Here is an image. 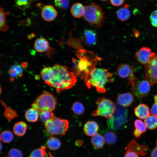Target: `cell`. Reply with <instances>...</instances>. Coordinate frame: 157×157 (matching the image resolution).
<instances>
[{"mask_svg": "<svg viewBox=\"0 0 157 157\" xmlns=\"http://www.w3.org/2000/svg\"><path fill=\"white\" fill-rule=\"evenodd\" d=\"M55 72L53 80L48 85L56 89L57 93L71 88L77 81L74 73L68 70L67 67L58 64L52 67Z\"/></svg>", "mask_w": 157, "mask_h": 157, "instance_id": "obj_1", "label": "cell"}, {"mask_svg": "<svg viewBox=\"0 0 157 157\" xmlns=\"http://www.w3.org/2000/svg\"><path fill=\"white\" fill-rule=\"evenodd\" d=\"M113 74L106 69L94 67L85 79V83L88 88L93 87L98 92L104 93L106 91V84L113 81Z\"/></svg>", "mask_w": 157, "mask_h": 157, "instance_id": "obj_2", "label": "cell"}, {"mask_svg": "<svg viewBox=\"0 0 157 157\" xmlns=\"http://www.w3.org/2000/svg\"><path fill=\"white\" fill-rule=\"evenodd\" d=\"M47 133L51 136L54 135L62 136L65 135L69 125L67 120L61 119L56 117L51 112L50 118L43 123Z\"/></svg>", "mask_w": 157, "mask_h": 157, "instance_id": "obj_3", "label": "cell"}, {"mask_svg": "<svg viewBox=\"0 0 157 157\" xmlns=\"http://www.w3.org/2000/svg\"><path fill=\"white\" fill-rule=\"evenodd\" d=\"M90 25L97 27L101 26L104 22V13L101 6L94 2L85 6V11L83 17Z\"/></svg>", "mask_w": 157, "mask_h": 157, "instance_id": "obj_4", "label": "cell"}, {"mask_svg": "<svg viewBox=\"0 0 157 157\" xmlns=\"http://www.w3.org/2000/svg\"><path fill=\"white\" fill-rule=\"evenodd\" d=\"M56 104L55 97L49 92L46 91L36 98L31 107L39 113L46 111L52 112L55 108Z\"/></svg>", "mask_w": 157, "mask_h": 157, "instance_id": "obj_5", "label": "cell"}, {"mask_svg": "<svg viewBox=\"0 0 157 157\" xmlns=\"http://www.w3.org/2000/svg\"><path fill=\"white\" fill-rule=\"evenodd\" d=\"M97 104V109L92 113L93 116H102L108 119L112 118L116 109V104L111 100L103 97L99 98Z\"/></svg>", "mask_w": 157, "mask_h": 157, "instance_id": "obj_6", "label": "cell"}, {"mask_svg": "<svg viewBox=\"0 0 157 157\" xmlns=\"http://www.w3.org/2000/svg\"><path fill=\"white\" fill-rule=\"evenodd\" d=\"M116 105V109L112 118L108 119L107 122L108 128L113 130L121 129L127 120V110L117 104Z\"/></svg>", "mask_w": 157, "mask_h": 157, "instance_id": "obj_7", "label": "cell"}, {"mask_svg": "<svg viewBox=\"0 0 157 157\" xmlns=\"http://www.w3.org/2000/svg\"><path fill=\"white\" fill-rule=\"evenodd\" d=\"M144 72L145 79L151 86L157 83V53H155L145 65Z\"/></svg>", "mask_w": 157, "mask_h": 157, "instance_id": "obj_8", "label": "cell"}, {"mask_svg": "<svg viewBox=\"0 0 157 157\" xmlns=\"http://www.w3.org/2000/svg\"><path fill=\"white\" fill-rule=\"evenodd\" d=\"M118 75L122 78H127L129 81V85L133 86L136 81L139 80L134 75L133 66L130 67L126 64L119 65L117 69Z\"/></svg>", "mask_w": 157, "mask_h": 157, "instance_id": "obj_9", "label": "cell"}, {"mask_svg": "<svg viewBox=\"0 0 157 157\" xmlns=\"http://www.w3.org/2000/svg\"><path fill=\"white\" fill-rule=\"evenodd\" d=\"M150 85L149 82L145 79L141 81L139 80L131 86L132 92L136 96L142 98L149 94Z\"/></svg>", "mask_w": 157, "mask_h": 157, "instance_id": "obj_10", "label": "cell"}, {"mask_svg": "<svg viewBox=\"0 0 157 157\" xmlns=\"http://www.w3.org/2000/svg\"><path fill=\"white\" fill-rule=\"evenodd\" d=\"M149 148L148 146L140 145L135 140H133L128 143L125 149L133 151L139 156H144L147 154Z\"/></svg>", "mask_w": 157, "mask_h": 157, "instance_id": "obj_11", "label": "cell"}, {"mask_svg": "<svg viewBox=\"0 0 157 157\" xmlns=\"http://www.w3.org/2000/svg\"><path fill=\"white\" fill-rule=\"evenodd\" d=\"M150 48L144 47L140 49L135 53V57L140 63L146 65L151 57L155 54Z\"/></svg>", "mask_w": 157, "mask_h": 157, "instance_id": "obj_12", "label": "cell"}, {"mask_svg": "<svg viewBox=\"0 0 157 157\" xmlns=\"http://www.w3.org/2000/svg\"><path fill=\"white\" fill-rule=\"evenodd\" d=\"M58 12L55 8L51 5L44 6L42 10L41 15L44 20L47 22H51L56 17Z\"/></svg>", "mask_w": 157, "mask_h": 157, "instance_id": "obj_13", "label": "cell"}, {"mask_svg": "<svg viewBox=\"0 0 157 157\" xmlns=\"http://www.w3.org/2000/svg\"><path fill=\"white\" fill-rule=\"evenodd\" d=\"M134 99V96L131 92H128L119 95L117 99L119 105L124 107L131 106Z\"/></svg>", "mask_w": 157, "mask_h": 157, "instance_id": "obj_14", "label": "cell"}, {"mask_svg": "<svg viewBox=\"0 0 157 157\" xmlns=\"http://www.w3.org/2000/svg\"><path fill=\"white\" fill-rule=\"evenodd\" d=\"M135 115L141 119H145L150 115L149 109L148 106L144 104H140L134 110Z\"/></svg>", "mask_w": 157, "mask_h": 157, "instance_id": "obj_15", "label": "cell"}, {"mask_svg": "<svg viewBox=\"0 0 157 157\" xmlns=\"http://www.w3.org/2000/svg\"><path fill=\"white\" fill-rule=\"evenodd\" d=\"M99 127L98 124L94 121H89L84 124L83 130L88 136H93L97 133Z\"/></svg>", "mask_w": 157, "mask_h": 157, "instance_id": "obj_16", "label": "cell"}, {"mask_svg": "<svg viewBox=\"0 0 157 157\" xmlns=\"http://www.w3.org/2000/svg\"><path fill=\"white\" fill-rule=\"evenodd\" d=\"M34 48L35 50L38 52H44L49 49V43L45 38H39L35 40Z\"/></svg>", "mask_w": 157, "mask_h": 157, "instance_id": "obj_17", "label": "cell"}, {"mask_svg": "<svg viewBox=\"0 0 157 157\" xmlns=\"http://www.w3.org/2000/svg\"><path fill=\"white\" fill-rule=\"evenodd\" d=\"M85 11V6L80 3L73 4L71 6L70 11L74 17L79 18L83 17Z\"/></svg>", "mask_w": 157, "mask_h": 157, "instance_id": "obj_18", "label": "cell"}, {"mask_svg": "<svg viewBox=\"0 0 157 157\" xmlns=\"http://www.w3.org/2000/svg\"><path fill=\"white\" fill-rule=\"evenodd\" d=\"M40 74L42 79L48 85L53 79L55 72L52 67H47L42 69Z\"/></svg>", "mask_w": 157, "mask_h": 157, "instance_id": "obj_19", "label": "cell"}, {"mask_svg": "<svg viewBox=\"0 0 157 157\" xmlns=\"http://www.w3.org/2000/svg\"><path fill=\"white\" fill-rule=\"evenodd\" d=\"M85 43L89 45L95 44L97 42V36L95 32L90 29L85 30L83 33Z\"/></svg>", "mask_w": 157, "mask_h": 157, "instance_id": "obj_20", "label": "cell"}, {"mask_svg": "<svg viewBox=\"0 0 157 157\" xmlns=\"http://www.w3.org/2000/svg\"><path fill=\"white\" fill-rule=\"evenodd\" d=\"M134 125L135 129L133 134L135 138H139L142 133L146 131V126L144 123L139 119L135 121Z\"/></svg>", "mask_w": 157, "mask_h": 157, "instance_id": "obj_21", "label": "cell"}, {"mask_svg": "<svg viewBox=\"0 0 157 157\" xmlns=\"http://www.w3.org/2000/svg\"><path fill=\"white\" fill-rule=\"evenodd\" d=\"M27 128L26 123L23 121H20L14 124L13 128V131L16 135L22 136L26 133Z\"/></svg>", "mask_w": 157, "mask_h": 157, "instance_id": "obj_22", "label": "cell"}, {"mask_svg": "<svg viewBox=\"0 0 157 157\" xmlns=\"http://www.w3.org/2000/svg\"><path fill=\"white\" fill-rule=\"evenodd\" d=\"M105 141L104 137L98 133L92 136L91 140L92 145L95 149L102 148L104 145Z\"/></svg>", "mask_w": 157, "mask_h": 157, "instance_id": "obj_23", "label": "cell"}, {"mask_svg": "<svg viewBox=\"0 0 157 157\" xmlns=\"http://www.w3.org/2000/svg\"><path fill=\"white\" fill-rule=\"evenodd\" d=\"M117 18L122 21L128 20L131 15L130 12L128 8V5L125 4L124 7L119 9L116 12Z\"/></svg>", "mask_w": 157, "mask_h": 157, "instance_id": "obj_24", "label": "cell"}, {"mask_svg": "<svg viewBox=\"0 0 157 157\" xmlns=\"http://www.w3.org/2000/svg\"><path fill=\"white\" fill-rule=\"evenodd\" d=\"M8 72L11 78H17L22 76L23 70L21 65L19 64H15L11 67Z\"/></svg>", "mask_w": 157, "mask_h": 157, "instance_id": "obj_25", "label": "cell"}, {"mask_svg": "<svg viewBox=\"0 0 157 157\" xmlns=\"http://www.w3.org/2000/svg\"><path fill=\"white\" fill-rule=\"evenodd\" d=\"M25 116L26 120L28 122H34L38 120L39 116L38 111L33 108L28 109L25 112Z\"/></svg>", "mask_w": 157, "mask_h": 157, "instance_id": "obj_26", "label": "cell"}, {"mask_svg": "<svg viewBox=\"0 0 157 157\" xmlns=\"http://www.w3.org/2000/svg\"><path fill=\"white\" fill-rule=\"evenodd\" d=\"M47 147L52 150H56L59 149L61 146L60 140L57 138L51 136L47 141Z\"/></svg>", "mask_w": 157, "mask_h": 157, "instance_id": "obj_27", "label": "cell"}, {"mask_svg": "<svg viewBox=\"0 0 157 157\" xmlns=\"http://www.w3.org/2000/svg\"><path fill=\"white\" fill-rule=\"evenodd\" d=\"M147 128L150 130H153L157 128V117L150 115L146 117L144 121Z\"/></svg>", "mask_w": 157, "mask_h": 157, "instance_id": "obj_28", "label": "cell"}, {"mask_svg": "<svg viewBox=\"0 0 157 157\" xmlns=\"http://www.w3.org/2000/svg\"><path fill=\"white\" fill-rule=\"evenodd\" d=\"M13 138L12 133L8 130H5L1 133L0 140L3 142L9 143L13 141Z\"/></svg>", "mask_w": 157, "mask_h": 157, "instance_id": "obj_29", "label": "cell"}, {"mask_svg": "<svg viewBox=\"0 0 157 157\" xmlns=\"http://www.w3.org/2000/svg\"><path fill=\"white\" fill-rule=\"evenodd\" d=\"M0 29L1 31H6L8 29L6 24L5 13L3 8L0 7Z\"/></svg>", "mask_w": 157, "mask_h": 157, "instance_id": "obj_30", "label": "cell"}, {"mask_svg": "<svg viewBox=\"0 0 157 157\" xmlns=\"http://www.w3.org/2000/svg\"><path fill=\"white\" fill-rule=\"evenodd\" d=\"M71 109L75 114L78 115L83 114L85 110L83 104L78 101L75 102L73 104Z\"/></svg>", "mask_w": 157, "mask_h": 157, "instance_id": "obj_31", "label": "cell"}, {"mask_svg": "<svg viewBox=\"0 0 157 157\" xmlns=\"http://www.w3.org/2000/svg\"><path fill=\"white\" fill-rule=\"evenodd\" d=\"M106 143L108 145H112L116 142L117 137L116 135L114 132L109 131L106 133L104 137Z\"/></svg>", "mask_w": 157, "mask_h": 157, "instance_id": "obj_32", "label": "cell"}, {"mask_svg": "<svg viewBox=\"0 0 157 157\" xmlns=\"http://www.w3.org/2000/svg\"><path fill=\"white\" fill-rule=\"evenodd\" d=\"M45 146L33 151L28 157H45L46 154Z\"/></svg>", "mask_w": 157, "mask_h": 157, "instance_id": "obj_33", "label": "cell"}, {"mask_svg": "<svg viewBox=\"0 0 157 157\" xmlns=\"http://www.w3.org/2000/svg\"><path fill=\"white\" fill-rule=\"evenodd\" d=\"M33 0H15L16 7L22 10L28 8L31 3Z\"/></svg>", "mask_w": 157, "mask_h": 157, "instance_id": "obj_34", "label": "cell"}, {"mask_svg": "<svg viewBox=\"0 0 157 157\" xmlns=\"http://www.w3.org/2000/svg\"><path fill=\"white\" fill-rule=\"evenodd\" d=\"M54 3L57 7L66 9L69 7V0H54Z\"/></svg>", "mask_w": 157, "mask_h": 157, "instance_id": "obj_35", "label": "cell"}, {"mask_svg": "<svg viewBox=\"0 0 157 157\" xmlns=\"http://www.w3.org/2000/svg\"><path fill=\"white\" fill-rule=\"evenodd\" d=\"M8 157H22L23 154L19 150L15 148H12L8 153Z\"/></svg>", "mask_w": 157, "mask_h": 157, "instance_id": "obj_36", "label": "cell"}, {"mask_svg": "<svg viewBox=\"0 0 157 157\" xmlns=\"http://www.w3.org/2000/svg\"><path fill=\"white\" fill-rule=\"evenodd\" d=\"M51 112L46 111L39 113V116L43 123L47 121L50 118Z\"/></svg>", "mask_w": 157, "mask_h": 157, "instance_id": "obj_37", "label": "cell"}, {"mask_svg": "<svg viewBox=\"0 0 157 157\" xmlns=\"http://www.w3.org/2000/svg\"><path fill=\"white\" fill-rule=\"evenodd\" d=\"M150 19L151 25L157 27V10L153 11L150 16Z\"/></svg>", "mask_w": 157, "mask_h": 157, "instance_id": "obj_38", "label": "cell"}, {"mask_svg": "<svg viewBox=\"0 0 157 157\" xmlns=\"http://www.w3.org/2000/svg\"><path fill=\"white\" fill-rule=\"evenodd\" d=\"M154 103L151 109V114L157 117V94H155L154 97Z\"/></svg>", "mask_w": 157, "mask_h": 157, "instance_id": "obj_39", "label": "cell"}, {"mask_svg": "<svg viewBox=\"0 0 157 157\" xmlns=\"http://www.w3.org/2000/svg\"><path fill=\"white\" fill-rule=\"evenodd\" d=\"M111 4L115 6H119L124 3L125 0H110Z\"/></svg>", "mask_w": 157, "mask_h": 157, "instance_id": "obj_40", "label": "cell"}, {"mask_svg": "<svg viewBox=\"0 0 157 157\" xmlns=\"http://www.w3.org/2000/svg\"><path fill=\"white\" fill-rule=\"evenodd\" d=\"M139 155L136 153L131 151H126L124 157H139Z\"/></svg>", "mask_w": 157, "mask_h": 157, "instance_id": "obj_41", "label": "cell"}, {"mask_svg": "<svg viewBox=\"0 0 157 157\" xmlns=\"http://www.w3.org/2000/svg\"><path fill=\"white\" fill-rule=\"evenodd\" d=\"M156 147L151 152L150 157H157V143H156Z\"/></svg>", "mask_w": 157, "mask_h": 157, "instance_id": "obj_42", "label": "cell"}, {"mask_svg": "<svg viewBox=\"0 0 157 157\" xmlns=\"http://www.w3.org/2000/svg\"><path fill=\"white\" fill-rule=\"evenodd\" d=\"M83 144V142L81 140H78L75 142V144L76 146L78 147L81 146Z\"/></svg>", "mask_w": 157, "mask_h": 157, "instance_id": "obj_43", "label": "cell"}, {"mask_svg": "<svg viewBox=\"0 0 157 157\" xmlns=\"http://www.w3.org/2000/svg\"><path fill=\"white\" fill-rule=\"evenodd\" d=\"M48 157H54L49 152V156Z\"/></svg>", "mask_w": 157, "mask_h": 157, "instance_id": "obj_44", "label": "cell"}, {"mask_svg": "<svg viewBox=\"0 0 157 157\" xmlns=\"http://www.w3.org/2000/svg\"><path fill=\"white\" fill-rule=\"evenodd\" d=\"M101 1H108V0H99Z\"/></svg>", "mask_w": 157, "mask_h": 157, "instance_id": "obj_45", "label": "cell"}, {"mask_svg": "<svg viewBox=\"0 0 157 157\" xmlns=\"http://www.w3.org/2000/svg\"><path fill=\"white\" fill-rule=\"evenodd\" d=\"M156 143H157V141H156Z\"/></svg>", "mask_w": 157, "mask_h": 157, "instance_id": "obj_46", "label": "cell"}, {"mask_svg": "<svg viewBox=\"0 0 157 157\" xmlns=\"http://www.w3.org/2000/svg\"></svg>", "mask_w": 157, "mask_h": 157, "instance_id": "obj_47", "label": "cell"}]
</instances>
